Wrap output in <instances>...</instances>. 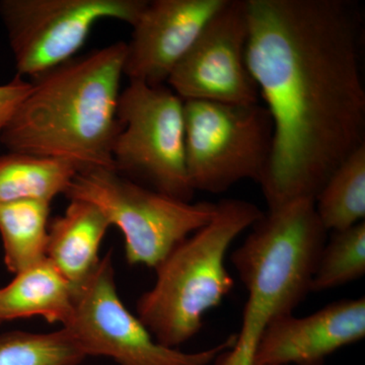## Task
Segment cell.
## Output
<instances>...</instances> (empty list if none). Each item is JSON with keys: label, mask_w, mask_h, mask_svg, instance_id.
I'll return each mask as SVG.
<instances>
[{"label": "cell", "mask_w": 365, "mask_h": 365, "mask_svg": "<svg viewBox=\"0 0 365 365\" xmlns=\"http://www.w3.org/2000/svg\"><path fill=\"white\" fill-rule=\"evenodd\" d=\"M62 328L71 333L86 357H109L119 365L212 364L237 339L234 334L198 352L160 344L120 299L110 253L90 279L76 290L73 311Z\"/></svg>", "instance_id": "obj_8"}, {"label": "cell", "mask_w": 365, "mask_h": 365, "mask_svg": "<svg viewBox=\"0 0 365 365\" xmlns=\"http://www.w3.org/2000/svg\"><path fill=\"white\" fill-rule=\"evenodd\" d=\"M78 172L73 163L58 158L16 153L0 155V203H51L59 194H66Z\"/></svg>", "instance_id": "obj_15"}, {"label": "cell", "mask_w": 365, "mask_h": 365, "mask_svg": "<svg viewBox=\"0 0 365 365\" xmlns=\"http://www.w3.org/2000/svg\"><path fill=\"white\" fill-rule=\"evenodd\" d=\"M69 201L63 215L49 225L46 258L76 290L100 265L98 251L111 223L93 204Z\"/></svg>", "instance_id": "obj_13"}, {"label": "cell", "mask_w": 365, "mask_h": 365, "mask_svg": "<svg viewBox=\"0 0 365 365\" xmlns=\"http://www.w3.org/2000/svg\"><path fill=\"white\" fill-rule=\"evenodd\" d=\"M262 215L248 201L223 199L210 222L158 264L155 285L136 306L137 318L157 342L178 348L200 332L204 314L234 289L225 263L230 245Z\"/></svg>", "instance_id": "obj_4"}, {"label": "cell", "mask_w": 365, "mask_h": 365, "mask_svg": "<svg viewBox=\"0 0 365 365\" xmlns=\"http://www.w3.org/2000/svg\"><path fill=\"white\" fill-rule=\"evenodd\" d=\"M125 50L126 43H113L32 79L0 143L9 153L67 160L79 172L115 170Z\"/></svg>", "instance_id": "obj_2"}, {"label": "cell", "mask_w": 365, "mask_h": 365, "mask_svg": "<svg viewBox=\"0 0 365 365\" xmlns=\"http://www.w3.org/2000/svg\"><path fill=\"white\" fill-rule=\"evenodd\" d=\"M115 170L165 195L191 202L185 153L184 101L168 85L129 81L120 93Z\"/></svg>", "instance_id": "obj_6"}, {"label": "cell", "mask_w": 365, "mask_h": 365, "mask_svg": "<svg viewBox=\"0 0 365 365\" xmlns=\"http://www.w3.org/2000/svg\"><path fill=\"white\" fill-rule=\"evenodd\" d=\"M31 88V81L18 76L6 85H0V135L24 98L30 93Z\"/></svg>", "instance_id": "obj_20"}, {"label": "cell", "mask_w": 365, "mask_h": 365, "mask_svg": "<svg viewBox=\"0 0 365 365\" xmlns=\"http://www.w3.org/2000/svg\"><path fill=\"white\" fill-rule=\"evenodd\" d=\"M50 204L40 200L0 203V235L9 272L20 273L45 260Z\"/></svg>", "instance_id": "obj_16"}, {"label": "cell", "mask_w": 365, "mask_h": 365, "mask_svg": "<svg viewBox=\"0 0 365 365\" xmlns=\"http://www.w3.org/2000/svg\"><path fill=\"white\" fill-rule=\"evenodd\" d=\"M247 63L272 118L269 210L313 200L365 144L361 14L348 0H247Z\"/></svg>", "instance_id": "obj_1"}, {"label": "cell", "mask_w": 365, "mask_h": 365, "mask_svg": "<svg viewBox=\"0 0 365 365\" xmlns=\"http://www.w3.org/2000/svg\"><path fill=\"white\" fill-rule=\"evenodd\" d=\"M252 230L232 262L249 297L235 344L212 365H254L262 334L274 319L294 313L311 292V283L328 232L313 200L271 209Z\"/></svg>", "instance_id": "obj_3"}, {"label": "cell", "mask_w": 365, "mask_h": 365, "mask_svg": "<svg viewBox=\"0 0 365 365\" xmlns=\"http://www.w3.org/2000/svg\"><path fill=\"white\" fill-rule=\"evenodd\" d=\"M64 195L97 206L123 234L128 264L153 269L216 210V203L179 200L110 169L78 172Z\"/></svg>", "instance_id": "obj_5"}, {"label": "cell", "mask_w": 365, "mask_h": 365, "mask_svg": "<svg viewBox=\"0 0 365 365\" xmlns=\"http://www.w3.org/2000/svg\"><path fill=\"white\" fill-rule=\"evenodd\" d=\"M185 153L194 191L220 194L242 180L260 182L273 148L265 106L184 101Z\"/></svg>", "instance_id": "obj_7"}, {"label": "cell", "mask_w": 365, "mask_h": 365, "mask_svg": "<svg viewBox=\"0 0 365 365\" xmlns=\"http://www.w3.org/2000/svg\"><path fill=\"white\" fill-rule=\"evenodd\" d=\"M247 0H227L168 79L182 101L258 104V86L247 63Z\"/></svg>", "instance_id": "obj_10"}, {"label": "cell", "mask_w": 365, "mask_h": 365, "mask_svg": "<svg viewBox=\"0 0 365 365\" xmlns=\"http://www.w3.org/2000/svg\"><path fill=\"white\" fill-rule=\"evenodd\" d=\"M365 337V299L338 300L316 313L274 319L262 334L254 365H322Z\"/></svg>", "instance_id": "obj_12"}, {"label": "cell", "mask_w": 365, "mask_h": 365, "mask_svg": "<svg viewBox=\"0 0 365 365\" xmlns=\"http://www.w3.org/2000/svg\"><path fill=\"white\" fill-rule=\"evenodd\" d=\"M74 294L71 283L46 258L0 288V324L42 317L48 323L64 326L73 311Z\"/></svg>", "instance_id": "obj_14"}, {"label": "cell", "mask_w": 365, "mask_h": 365, "mask_svg": "<svg viewBox=\"0 0 365 365\" xmlns=\"http://www.w3.org/2000/svg\"><path fill=\"white\" fill-rule=\"evenodd\" d=\"M227 0H153L132 26L124 76L148 86L168 79Z\"/></svg>", "instance_id": "obj_11"}, {"label": "cell", "mask_w": 365, "mask_h": 365, "mask_svg": "<svg viewBox=\"0 0 365 365\" xmlns=\"http://www.w3.org/2000/svg\"><path fill=\"white\" fill-rule=\"evenodd\" d=\"M314 208L327 232L364 222L365 144L334 170L314 199Z\"/></svg>", "instance_id": "obj_17"}, {"label": "cell", "mask_w": 365, "mask_h": 365, "mask_svg": "<svg viewBox=\"0 0 365 365\" xmlns=\"http://www.w3.org/2000/svg\"><path fill=\"white\" fill-rule=\"evenodd\" d=\"M86 359L64 328L47 334L14 331L0 335V365H79Z\"/></svg>", "instance_id": "obj_18"}, {"label": "cell", "mask_w": 365, "mask_h": 365, "mask_svg": "<svg viewBox=\"0 0 365 365\" xmlns=\"http://www.w3.org/2000/svg\"><path fill=\"white\" fill-rule=\"evenodd\" d=\"M148 0H2L4 23L18 76L31 79L76 57L103 20H138Z\"/></svg>", "instance_id": "obj_9"}, {"label": "cell", "mask_w": 365, "mask_h": 365, "mask_svg": "<svg viewBox=\"0 0 365 365\" xmlns=\"http://www.w3.org/2000/svg\"><path fill=\"white\" fill-rule=\"evenodd\" d=\"M365 273V222L333 232L325 245L311 283V292L342 287Z\"/></svg>", "instance_id": "obj_19"}]
</instances>
